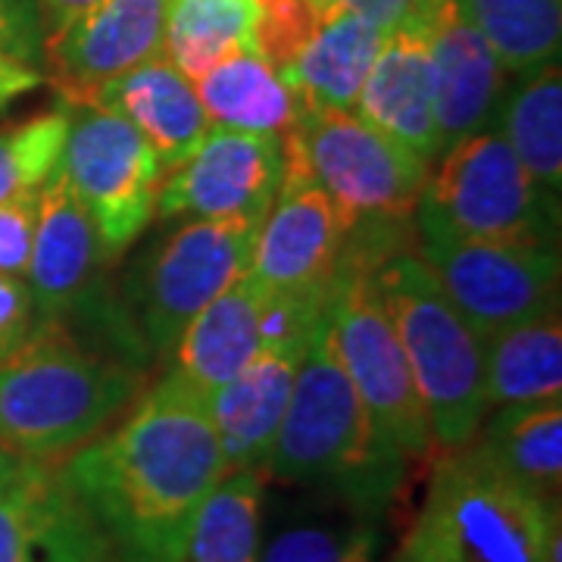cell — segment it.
<instances>
[{"instance_id": "obj_8", "label": "cell", "mask_w": 562, "mask_h": 562, "mask_svg": "<svg viewBox=\"0 0 562 562\" xmlns=\"http://www.w3.org/2000/svg\"><path fill=\"white\" fill-rule=\"evenodd\" d=\"M413 250L482 338L560 306V250L465 238L413 210Z\"/></svg>"}, {"instance_id": "obj_23", "label": "cell", "mask_w": 562, "mask_h": 562, "mask_svg": "<svg viewBox=\"0 0 562 562\" xmlns=\"http://www.w3.org/2000/svg\"><path fill=\"white\" fill-rule=\"evenodd\" d=\"M382 519L331 491L301 487L279 522H262L260 562H379Z\"/></svg>"}, {"instance_id": "obj_34", "label": "cell", "mask_w": 562, "mask_h": 562, "mask_svg": "<svg viewBox=\"0 0 562 562\" xmlns=\"http://www.w3.org/2000/svg\"><path fill=\"white\" fill-rule=\"evenodd\" d=\"M44 41L38 0H0V50L32 63Z\"/></svg>"}, {"instance_id": "obj_36", "label": "cell", "mask_w": 562, "mask_h": 562, "mask_svg": "<svg viewBox=\"0 0 562 562\" xmlns=\"http://www.w3.org/2000/svg\"><path fill=\"white\" fill-rule=\"evenodd\" d=\"M41 76L32 63L20 60L7 50H0V106L13 103L32 88H38Z\"/></svg>"}, {"instance_id": "obj_20", "label": "cell", "mask_w": 562, "mask_h": 562, "mask_svg": "<svg viewBox=\"0 0 562 562\" xmlns=\"http://www.w3.org/2000/svg\"><path fill=\"white\" fill-rule=\"evenodd\" d=\"M384 35L379 25L360 13L319 3V20L306 35L301 50L281 69V81L291 88L297 110H350L357 106L362 81L382 50Z\"/></svg>"}, {"instance_id": "obj_7", "label": "cell", "mask_w": 562, "mask_h": 562, "mask_svg": "<svg viewBox=\"0 0 562 562\" xmlns=\"http://www.w3.org/2000/svg\"><path fill=\"white\" fill-rule=\"evenodd\" d=\"M416 210L465 238L557 247L560 203L525 172L497 125L443 147Z\"/></svg>"}, {"instance_id": "obj_12", "label": "cell", "mask_w": 562, "mask_h": 562, "mask_svg": "<svg viewBox=\"0 0 562 562\" xmlns=\"http://www.w3.org/2000/svg\"><path fill=\"white\" fill-rule=\"evenodd\" d=\"M66 116L63 176L94 225L106 260L120 257L154 220L166 166L138 128L106 106H66Z\"/></svg>"}, {"instance_id": "obj_35", "label": "cell", "mask_w": 562, "mask_h": 562, "mask_svg": "<svg viewBox=\"0 0 562 562\" xmlns=\"http://www.w3.org/2000/svg\"><path fill=\"white\" fill-rule=\"evenodd\" d=\"M316 3L347 7V10L360 13L362 20L379 25L384 35H391L406 20H425L435 0H316Z\"/></svg>"}, {"instance_id": "obj_2", "label": "cell", "mask_w": 562, "mask_h": 562, "mask_svg": "<svg viewBox=\"0 0 562 562\" xmlns=\"http://www.w3.org/2000/svg\"><path fill=\"white\" fill-rule=\"evenodd\" d=\"M409 460L372 425L344 369L328 310L303 350L276 443L262 462L269 482L319 487L384 516Z\"/></svg>"}, {"instance_id": "obj_17", "label": "cell", "mask_w": 562, "mask_h": 562, "mask_svg": "<svg viewBox=\"0 0 562 562\" xmlns=\"http://www.w3.org/2000/svg\"><path fill=\"white\" fill-rule=\"evenodd\" d=\"M0 562H116L60 462L29 460L0 487Z\"/></svg>"}, {"instance_id": "obj_28", "label": "cell", "mask_w": 562, "mask_h": 562, "mask_svg": "<svg viewBox=\"0 0 562 562\" xmlns=\"http://www.w3.org/2000/svg\"><path fill=\"white\" fill-rule=\"evenodd\" d=\"M519 85L501 103V132L525 172L550 201L562 194V76L550 63Z\"/></svg>"}, {"instance_id": "obj_5", "label": "cell", "mask_w": 562, "mask_h": 562, "mask_svg": "<svg viewBox=\"0 0 562 562\" xmlns=\"http://www.w3.org/2000/svg\"><path fill=\"white\" fill-rule=\"evenodd\" d=\"M560 503H543L475 443L435 460L419 513L387 562H547Z\"/></svg>"}, {"instance_id": "obj_18", "label": "cell", "mask_w": 562, "mask_h": 562, "mask_svg": "<svg viewBox=\"0 0 562 562\" xmlns=\"http://www.w3.org/2000/svg\"><path fill=\"white\" fill-rule=\"evenodd\" d=\"M425 32L441 147L497 125V113L506 98V69L482 38V32L462 20L453 0L431 3Z\"/></svg>"}, {"instance_id": "obj_11", "label": "cell", "mask_w": 562, "mask_h": 562, "mask_svg": "<svg viewBox=\"0 0 562 562\" xmlns=\"http://www.w3.org/2000/svg\"><path fill=\"white\" fill-rule=\"evenodd\" d=\"M103 254L98 232L81 210L60 162L50 179L41 184L38 225L32 260L25 272V284L32 291V303L38 322H81L94 325L122 350V360L138 366L147 360L132 319L113 306V297L103 284Z\"/></svg>"}, {"instance_id": "obj_37", "label": "cell", "mask_w": 562, "mask_h": 562, "mask_svg": "<svg viewBox=\"0 0 562 562\" xmlns=\"http://www.w3.org/2000/svg\"><path fill=\"white\" fill-rule=\"evenodd\" d=\"M103 0H38L41 25H44V35L50 32H60L69 22L81 20L85 13H91L94 7H101Z\"/></svg>"}, {"instance_id": "obj_15", "label": "cell", "mask_w": 562, "mask_h": 562, "mask_svg": "<svg viewBox=\"0 0 562 562\" xmlns=\"http://www.w3.org/2000/svg\"><path fill=\"white\" fill-rule=\"evenodd\" d=\"M347 247V228L301 162L284 154V181L279 201L262 220L250 279L269 294L284 297H328Z\"/></svg>"}, {"instance_id": "obj_27", "label": "cell", "mask_w": 562, "mask_h": 562, "mask_svg": "<svg viewBox=\"0 0 562 562\" xmlns=\"http://www.w3.org/2000/svg\"><path fill=\"white\" fill-rule=\"evenodd\" d=\"M260 0H169L162 57L188 81L222 60L257 50Z\"/></svg>"}, {"instance_id": "obj_26", "label": "cell", "mask_w": 562, "mask_h": 562, "mask_svg": "<svg viewBox=\"0 0 562 562\" xmlns=\"http://www.w3.org/2000/svg\"><path fill=\"white\" fill-rule=\"evenodd\" d=\"M194 91L210 122L235 132L281 138L301 116L291 88L281 81L260 50H241L222 60L194 81Z\"/></svg>"}, {"instance_id": "obj_13", "label": "cell", "mask_w": 562, "mask_h": 562, "mask_svg": "<svg viewBox=\"0 0 562 562\" xmlns=\"http://www.w3.org/2000/svg\"><path fill=\"white\" fill-rule=\"evenodd\" d=\"M331 297V294H328ZM328 297L269 294L244 272L232 281L176 344V369L203 401L241 375L269 344H306L328 310Z\"/></svg>"}, {"instance_id": "obj_3", "label": "cell", "mask_w": 562, "mask_h": 562, "mask_svg": "<svg viewBox=\"0 0 562 562\" xmlns=\"http://www.w3.org/2000/svg\"><path fill=\"white\" fill-rule=\"evenodd\" d=\"M144 382V369L103 357L63 322H35L0 362V441L25 460L63 462L106 431Z\"/></svg>"}, {"instance_id": "obj_33", "label": "cell", "mask_w": 562, "mask_h": 562, "mask_svg": "<svg viewBox=\"0 0 562 562\" xmlns=\"http://www.w3.org/2000/svg\"><path fill=\"white\" fill-rule=\"evenodd\" d=\"M35 322V303L25 279L0 276V362L20 350Z\"/></svg>"}, {"instance_id": "obj_10", "label": "cell", "mask_w": 562, "mask_h": 562, "mask_svg": "<svg viewBox=\"0 0 562 562\" xmlns=\"http://www.w3.org/2000/svg\"><path fill=\"white\" fill-rule=\"evenodd\" d=\"M262 222L191 220L162 238L132 281V325L147 357H169L184 328L250 269Z\"/></svg>"}, {"instance_id": "obj_14", "label": "cell", "mask_w": 562, "mask_h": 562, "mask_svg": "<svg viewBox=\"0 0 562 562\" xmlns=\"http://www.w3.org/2000/svg\"><path fill=\"white\" fill-rule=\"evenodd\" d=\"M284 181V140L210 125L201 147L166 172L157 213L172 220L262 222Z\"/></svg>"}, {"instance_id": "obj_9", "label": "cell", "mask_w": 562, "mask_h": 562, "mask_svg": "<svg viewBox=\"0 0 562 562\" xmlns=\"http://www.w3.org/2000/svg\"><path fill=\"white\" fill-rule=\"evenodd\" d=\"M328 322L344 369L372 425L409 462L435 460L428 416L397 331L375 294L369 262L344 250L328 297Z\"/></svg>"}, {"instance_id": "obj_16", "label": "cell", "mask_w": 562, "mask_h": 562, "mask_svg": "<svg viewBox=\"0 0 562 562\" xmlns=\"http://www.w3.org/2000/svg\"><path fill=\"white\" fill-rule=\"evenodd\" d=\"M169 0H103L81 20L44 35L47 81L66 106H88L140 63L162 57Z\"/></svg>"}, {"instance_id": "obj_24", "label": "cell", "mask_w": 562, "mask_h": 562, "mask_svg": "<svg viewBox=\"0 0 562 562\" xmlns=\"http://www.w3.org/2000/svg\"><path fill=\"white\" fill-rule=\"evenodd\" d=\"M484 397L487 406L562 397V322L560 306L519 322L484 341Z\"/></svg>"}, {"instance_id": "obj_25", "label": "cell", "mask_w": 562, "mask_h": 562, "mask_svg": "<svg viewBox=\"0 0 562 562\" xmlns=\"http://www.w3.org/2000/svg\"><path fill=\"white\" fill-rule=\"evenodd\" d=\"M475 447L513 482L543 503H560L562 484V403L501 406L482 422Z\"/></svg>"}, {"instance_id": "obj_21", "label": "cell", "mask_w": 562, "mask_h": 562, "mask_svg": "<svg viewBox=\"0 0 562 562\" xmlns=\"http://www.w3.org/2000/svg\"><path fill=\"white\" fill-rule=\"evenodd\" d=\"M303 350L306 344L262 347L241 375L206 401L228 469H257L266 462L291 401Z\"/></svg>"}, {"instance_id": "obj_22", "label": "cell", "mask_w": 562, "mask_h": 562, "mask_svg": "<svg viewBox=\"0 0 562 562\" xmlns=\"http://www.w3.org/2000/svg\"><path fill=\"white\" fill-rule=\"evenodd\" d=\"M88 106H106L132 122L140 138L157 150L166 172L188 160L213 125L194 91V81L184 79L166 57L140 63L132 72L110 81L98 101Z\"/></svg>"}, {"instance_id": "obj_6", "label": "cell", "mask_w": 562, "mask_h": 562, "mask_svg": "<svg viewBox=\"0 0 562 562\" xmlns=\"http://www.w3.org/2000/svg\"><path fill=\"white\" fill-rule=\"evenodd\" d=\"M284 154L313 176L335 203L347 235H406L419 203L428 162L391 140L350 110L301 113Z\"/></svg>"}, {"instance_id": "obj_29", "label": "cell", "mask_w": 562, "mask_h": 562, "mask_svg": "<svg viewBox=\"0 0 562 562\" xmlns=\"http://www.w3.org/2000/svg\"><path fill=\"white\" fill-rule=\"evenodd\" d=\"M266 469H228L194 519L184 562H260Z\"/></svg>"}, {"instance_id": "obj_30", "label": "cell", "mask_w": 562, "mask_h": 562, "mask_svg": "<svg viewBox=\"0 0 562 562\" xmlns=\"http://www.w3.org/2000/svg\"><path fill=\"white\" fill-rule=\"evenodd\" d=\"M506 72L531 76L560 60L562 0H453Z\"/></svg>"}, {"instance_id": "obj_1", "label": "cell", "mask_w": 562, "mask_h": 562, "mask_svg": "<svg viewBox=\"0 0 562 562\" xmlns=\"http://www.w3.org/2000/svg\"><path fill=\"white\" fill-rule=\"evenodd\" d=\"M116 562H184L210 491L228 472L210 406L179 372L60 462Z\"/></svg>"}, {"instance_id": "obj_31", "label": "cell", "mask_w": 562, "mask_h": 562, "mask_svg": "<svg viewBox=\"0 0 562 562\" xmlns=\"http://www.w3.org/2000/svg\"><path fill=\"white\" fill-rule=\"evenodd\" d=\"M66 135V110L0 128V203L50 179L60 162Z\"/></svg>"}, {"instance_id": "obj_19", "label": "cell", "mask_w": 562, "mask_h": 562, "mask_svg": "<svg viewBox=\"0 0 562 562\" xmlns=\"http://www.w3.org/2000/svg\"><path fill=\"white\" fill-rule=\"evenodd\" d=\"M353 113L425 162L441 157L425 20H406L384 38Z\"/></svg>"}, {"instance_id": "obj_32", "label": "cell", "mask_w": 562, "mask_h": 562, "mask_svg": "<svg viewBox=\"0 0 562 562\" xmlns=\"http://www.w3.org/2000/svg\"><path fill=\"white\" fill-rule=\"evenodd\" d=\"M38 203L41 188L20 191L16 198L0 203V276L25 279L38 225Z\"/></svg>"}, {"instance_id": "obj_38", "label": "cell", "mask_w": 562, "mask_h": 562, "mask_svg": "<svg viewBox=\"0 0 562 562\" xmlns=\"http://www.w3.org/2000/svg\"><path fill=\"white\" fill-rule=\"evenodd\" d=\"M25 462H29L25 457H20V453H16L13 447H7V443L0 441V487L10 482L13 475H16L22 465H25Z\"/></svg>"}, {"instance_id": "obj_4", "label": "cell", "mask_w": 562, "mask_h": 562, "mask_svg": "<svg viewBox=\"0 0 562 562\" xmlns=\"http://www.w3.org/2000/svg\"><path fill=\"white\" fill-rule=\"evenodd\" d=\"M369 272L409 362L435 460L457 453L475 441L491 409L484 397V341L462 322L409 241L384 250Z\"/></svg>"}]
</instances>
